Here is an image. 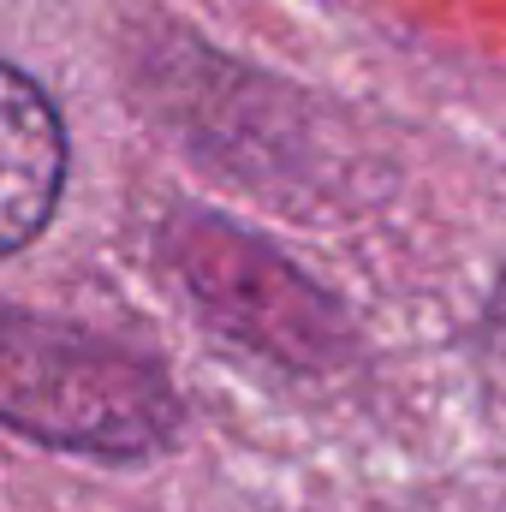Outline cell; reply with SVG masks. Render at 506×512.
<instances>
[{"label":"cell","instance_id":"cell-1","mask_svg":"<svg viewBox=\"0 0 506 512\" xmlns=\"http://www.w3.org/2000/svg\"><path fill=\"white\" fill-rule=\"evenodd\" d=\"M0 423L60 453L149 459L179 441L185 405L161 364L120 340L36 310H0Z\"/></svg>","mask_w":506,"mask_h":512},{"label":"cell","instance_id":"cell-2","mask_svg":"<svg viewBox=\"0 0 506 512\" xmlns=\"http://www.w3.org/2000/svg\"><path fill=\"white\" fill-rule=\"evenodd\" d=\"M173 262L185 274V286L209 304V316L251 340L256 352L298 364V370H328L340 358V316L334 304L268 245H256L251 233L191 215L173 227Z\"/></svg>","mask_w":506,"mask_h":512},{"label":"cell","instance_id":"cell-3","mask_svg":"<svg viewBox=\"0 0 506 512\" xmlns=\"http://www.w3.org/2000/svg\"><path fill=\"white\" fill-rule=\"evenodd\" d=\"M66 126L48 90L0 60V256L24 251L60 209Z\"/></svg>","mask_w":506,"mask_h":512},{"label":"cell","instance_id":"cell-4","mask_svg":"<svg viewBox=\"0 0 506 512\" xmlns=\"http://www.w3.org/2000/svg\"><path fill=\"white\" fill-rule=\"evenodd\" d=\"M483 346L506 370V280H501V292H495V304H489V316H483Z\"/></svg>","mask_w":506,"mask_h":512}]
</instances>
